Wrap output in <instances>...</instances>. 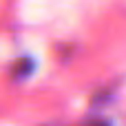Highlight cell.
<instances>
[{"label":"cell","instance_id":"obj_1","mask_svg":"<svg viewBox=\"0 0 126 126\" xmlns=\"http://www.w3.org/2000/svg\"><path fill=\"white\" fill-rule=\"evenodd\" d=\"M86 126H111V124H109L106 120H91Z\"/></svg>","mask_w":126,"mask_h":126}]
</instances>
